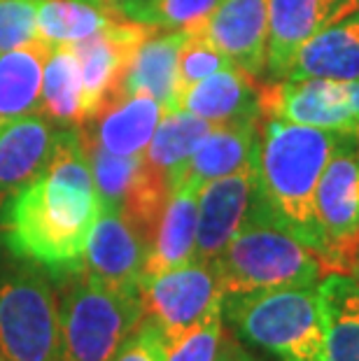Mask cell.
<instances>
[{"instance_id":"27","label":"cell","mask_w":359,"mask_h":361,"mask_svg":"<svg viewBox=\"0 0 359 361\" xmlns=\"http://www.w3.org/2000/svg\"><path fill=\"white\" fill-rule=\"evenodd\" d=\"M84 152H87L91 175L101 198V210H119L124 205L128 191L133 189L135 180L142 168V154L138 157H121L103 149L101 145L82 135Z\"/></svg>"},{"instance_id":"25","label":"cell","mask_w":359,"mask_h":361,"mask_svg":"<svg viewBox=\"0 0 359 361\" xmlns=\"http://www.w3.org/2000/svg\"><path fill=\"white\" fill-rule=\"evenodd\" d=\"M212 130L210 121H205L187 110H171L162 114V121L145 149V164L168 178V184L178 171L194 154V149Z\"/></svg>"},{"instance_id":"23","label":"cell","mask_w":359,"mask_h":361,"mask_svg":"<svg viewBox=\"0 0 359 361\" xmlns=\"http://www.w3.org/2000/svg\"><path fill=\"white\" fill-rule=\"evenodd\" d=\"M51 47L40 37L0 54V126L40 112L42 73Z\"/></svg>"},{"instance_id":"2","label":"cell","mask_w":359,"mask_h":361,"mask_svg":"<svg viewBox=\"0 0 359 361\" xmlns=\"http://www.w3.org/2000/svg\"><path fill=\"white\" fill-rule=\"evenodd\" d=\"M348 133L269 119L252 159V203L322 259L315 191L327 164Z\"/></svg>"},{"instance_id":"34","label":"cell","mask_w":359,"mask_h":361,"mask_svg":"<svg viewBox=\"0 0 359 361\" xmlns=\"http://www.w3.org/2000/svg\"><path fill=\"white\" fill-rule=\"evenodd\" d=\"M87 3L96 5V7H101V10H105V12L117 14L119 5H121V3H126V0H87ZM117 17H119V14H117Z\"/></svg>"},{"instance_id":"24","label":"cell","mask_w":359,"mask_h":361,"mask_svg":"<svg viewBox=\"0 0 359 361\" xmlns=\"http://www.w3.org/2000/svg\"><path fill=\"white\" fill-rule=\"evenodd\" d=\"M40 114L56 126H80L82 114V68L73 44L51 47L42 73Z\"/></svg>"},{"instance_id":"22","label":"cell","mask_w":359,"mask_h":361,"mask_svg":"<svg viewBox=\"0 0 359 361\" xmlns=\"http://www.w3.org/2000/svg\"><path fill=\"white\" fill-rule=\"evenodd\" d=\"M327 361H359V282L350 273H324L317 282Z\"/></svg>"},{"instance_id":"5","label":"cell","mask_w":359,"mask_h":361,"mask_svg":"<svg viewBox=\"0 0 359 361\" xmlns=\"http://www.w3.org/2000/svg\"><path fill=\"white\" fill-rule=\"evenodd\" d=\"M0 357L61 361L59 301L49 273L17 257L0 235Z\"/></svg>"},{"instance_id":"15","label":"cell","mask_w":359,"mask_h":361,"mask_svg":"<svg viewBox=\"0 0 359 361\" xmlns=\"http://www.w3.org/2000/svg\"><path fill=\"white\" fill-rule=\"evenodd\" d=\"M252 164L226 178L212 180L198 191L194 261H215L241 228L252 198Z\"/></svg>"},{"instance_id":"26","label":"cell","mask_w":359,"mask_h":361,"mask_svg":"<svg viewBox=\"0 0 359 361\" xmlns=\"http://www.w3.org/2000/svg\"><path fill=\"white\" fill-rule=\"evenodd\" d=\"M117 14L105 12L87 0H42L37 10V37L49 47L75 44L110 26Z\"/></svg>"},{"instance_id":"33","label":"cell","mask_w":359,"mask_h":361,"mask_svg":"<svg viewBox=\"0 0 359 361\" xmlns=\"http://www.w3.org/2000/svg\"><path fill=\"white\" fill-rule=\"evenodd\" d=\"M217 361H264V359L255 357L250 350L243 348V345L236 341V336H224V334H221Z\"/></svg>"},{"instance_id":"10","label":"cell","mask_w":359,"mask_h":361,"mask_svg":"<svg viewBox=\"0 0 359 361\" xmlns=\"http://www.w3.org/2000/svg\"><path fill=\"white\" fill-rule=\"evenodd\" d=\"M152 30L154 26H145L138 21L119 17L103 30L73 44L82 68L84 121L98 117L114 101L128 59Z\"/></svg>"},{"instance_id":"3","label":"cell","mask_w":359,"mask_h":361,"mask_svg":"<svg viewBox=\"0 0 359 361\" xmlns=\"http://www.w3.org/2000/svg\"><path fill=\"white\" fill-rule=\"evenodd\" d=\"M210 264L221 296L278 287H315L327 273L322 259L252 203V198L241 228Z\"/></svg>"},{"instance_id":"20","label":"cell","mask_w":359,"mask_h":361,"mask_svg":"<svg viewBox=\"0 0 359 361\" xmlns=\"http://www.w3.org/2000/svg\"><path fill=\"white\" fill-rule=\"evenodd\" d=\"M285 80H359V10L305 42Z\"/></svg>"},{"instance_id":"11","label":"cell","mask_w":359,"mask_h":361,"mask_svg":"<svg viewBox=\"0 0 359 361\" xmlns=\"http://www.w3.org/2000/svg\"><path fill=\"white\" fill-rule=\"evenodd\" d=\"M147 243L119 210H101L84 250V275L103 287L140 294Z\"/></svg>"},{"instance_id":"14","label":"cell","mask_w":359,"mask_h":361,"mask_svg":"<svg viewBox=\"0 0 359 361\" xmlns=\"http://www.w3.org/2000/svg\"><path fill=\"white\" fill-rule=\"evenodd\" d=\"M185 40L187 30L182 28L152 30L128 59L114 101L124 96H150L164 107V112L180 110L178 56Z\"/></svg>"},{"instance_id":"30","label":"cell","mask_w":359,"mask_h":361,"mask_svg":"<svg viewBox=\"0 0 359 361\" xmlns=\"http://www.w3.org/2000/svg\"><path fill=\"white\" fill-rule=\"evenodd\" d=\"M221 324H224L221 310L212 312L201 324L168 343L166 361H217L221 334H224Z\"/></svg>"},{"instance_id":"21","label":"cell","mask_w":359,"mask_h":361,"mask_svg":"<svg viewBox=\"0 0 359 361\" xmlns=\"http://www.w3.org/2000/svg\"><path fill=\"white\" fill-rule=\"evenodd\" d=\"M196 221H198V191L180 187L175 189L162 212L152 238L147 261H145V275L173 271L194 261L196 252Z\"/></svg>"},{"instance_id":"16","label":"cell","mask_w":359,"mask_h":361,"mask_svg":"<svg viewBox=\"0 0 359 361\" xmlns=\"http://www.w3.org/2000/svg\"><path fill=\"white\" fill-rule=\"evenodd\" d=\"M59 130L61 126L40 112L0 126V205L47 168Z\"/></svg>"},{"instance_id":"9","label":"cell","mask_w":359,"mask_h":361,"mask_svg":"<svg viewBox=\"0 0 359 361\" xmlns=\"http://www.w3.org/2000/svg\"><path fill=\"white\" fill-rule=\"evenodd\" d=\"M266 119L359 133V80H280L259 87Z\"/></svg>"},{"instance_id":"1","label":"cell","mask_w":359,"mask_h":361,"mask_svg":"<svg viewBox=\"0 0 359 361\" xmlns=\"http://www.w3.org/2000/svg\"><path fill=\"white\" fill-rule=\"evenodd\" d=\"M101 214L80 126H61L47 168L0 205V235L17 257L49 278L68 280L84 268L89 233Z\"/></svg>"},{"instance_id":"8","label":"cell","mask_w":359,"mask_h":361,"mask_svg":"<svg viewBox=\"0 0 359 361\" xmlns=\"http://www.w3.org/2000/svg\"><path fill=\"white\" fill-rule=\"evenodd\" d=\"M221 298L215 268L205 261H189L140 282L145 317L157 322L168 343L219 312Z\"/></svg>"},{"instance_id":"4","label":"cell","mask_w":359,"mask_h":361,"mask_svg":"<svg viewBox=\"0 0 359 361\" xmlns=\"http://www.w3.org/2000/svg\"><path fill=\"white\" fill-rule=\"evenodd\" d=\"M317 287V284H315ZM315 287H278L221 298V317L236 338L280 361H327Z\"/></svg>"},{"instance_id":"29","label":"cell","mask_w":359,"mask_h":361,"mask_svg":"<svg viewBox=\"0 0 359 361\" xmlns=\"http://www.w3.org/2000/svg\"><path fill=\"white\" fill-rule=\"evenodd\" d=\"M231 59L221 54L203 33H187L185 44L180 47L178 56V87L180 96L182 91L189 89L192 84L205 80L208 75L231 68Z\"/></svg>"},{"instance_id":"17","label":"cell","mask_w":359,"mask_h":361,"mask_svg":"<svg viewBox=\"0 0 359 361\" xmlns=\"http://www.w3.org/2000/svg\"><path fill=\"white\" fill-rule=\"evenodd\" d=\"M259 121L262 119L212 126L187 164L171 180V191L180 187L201 191L208 182L250 166L259 145Z\"/></svg>"},{"instance_id":"32","label":"cell","mask_w":359,"mask_h":361,"mask_svg":"<svg viewBox=\"0 0 359 361\" xmlns=\"http://www.w3.org/2000/svg\"><path fill=\"white\" fill-rule=\"evenodd\" d=\"M168 341L157 322L142 317L112 361H166Z\"/></svg>"},{"instance_id":"36","label":"cell","mask_w":359,"mask_h":361,"mask_svg":"<svg viewBox=\"0 0 359 361\" xmlns=\"http://www.w3.org/2000/svg\"><path fill=\"white\" fill-rule=\"evenodd\" d=\"M0 361H5V359H3V357H0Z\"/></svg>"},{"instance_id":"12","label":"cell","mask_w":359,"mask_h":361,"mask_svg":"<svg viewBox=\"0 0 359 361\" xmlns=\"http://www.w3.org/2000/svg\"><path fill=\"white\" fill-rule=\"evenodd\" d=\"M355 10L359 0H269L266 75L285 80L303 44Z\"/></svg>"},{"instance_id":"18","label":"cell","mask_w":359,"mask_h":361,"mask_svg":"<svg viewBox=\"0 0 359 361\" xmlns=\"http://www.w3.org/2000/svg\"><path fill=\"white\" fill-rule=\"evenodd\" d=\"M180 110L210 121L212 126L264 119L259 110V84L241 68H224L182 91Z\"/></svg>"},{"instance_id":"28","label":"cell","mask_w":359,"mask_h":361,"mask_svg":"<svg viewBox=\"0 0 359 361\" xmlns=\"http://www.w3.org/2000/svg\"><path fill=\"white\" fill-rule=\"evenodd\" d=\"M219 3L221 0H126L117 14L145 26L196 33Z\"/></svg>"},{"instance_id":"31","label":"cell","mask_w":359,"mask_h":361,"mask_svg":"<svg viewBox=\"0 0 359 361\" xmlns=\"http://www.w3.org/2000/svg\"><path fill=\"white\" fill-rule=\"evenodd\" d=\"M42 0H0V54L37 40Z\"/></svg>"},{"instance_id":"35","label":"cell","mask_w":359,"mask_h":361,"mask_svg":"<svg viewBox=\"0 0 359 361\" xmlns=\"http://www.w3.org/2000/svg\"><path fill=\"white\" fill-rule=\"evenodd\" d=\"M350 275H353V278L359 282V259H357V264H355V268H353V273H350Z\"/></svg>"},{"instance_id":"19","label":"cell","mask_w":359,"mask_h":361,"mask_svg":"<svg viewBox=\"0 0 359 361\" xmlns=\"http://www.w3.org/2000/svg\"><path fill=\"white\" fill-rule=\"evenodd\" d=\"M164 107L150 96H124L110 103L98 117L84 121L82 135L121 157L145 154L162 121Z\"/></svg>"},{"instance_id":"7","label":"cell","mask_w":359,"mask_h":361,"mask_svg":"<svg viewBox=\"0 0 359 361\" xmlns=\"http://www.w3.org/2000/svg\"><path fill=\"white\" fill-rule=\"evenodd\" d=\"M315 219L327 273H353L359 259V133H348L315 191Z\"/></svg>"},{"instance_id":"6","label":"cell","mask_w":359,"mask_h":361,"mask_svg":"<svg viewBox=\"0 0 359 361\" xmlns=\"http://www.w3.org/2000/svg\"><path fill=\"white\" fill-rule=\"evenodd\" d=\"M59 305L61 361H112L145 317L140 294L103 287L84 275H71Z\"/></svg>"},{"instance_id":"13","label":"cell","mask_w":359,"mask_h":361,"mask_svg":"<svg viewBox=\"0 0 359 361\" xmlns=\"http://www.w3.org/2000/svg\"><path fill=\"white\" fill-rule=\"evenodd\" d=\"M196 33H203L250 78L266 73L269 0H221Z\"/></svg>"}]
</instances>
